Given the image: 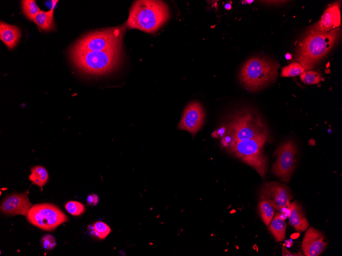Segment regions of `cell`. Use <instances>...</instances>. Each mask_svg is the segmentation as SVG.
I'll list each match as a JSON object with an SVG mask.
<instances>
[{"label":"cell","instance_id":"13","mask_svg":"<svg viewBox=\"0 0 342 256\" xmlns=\"http://www.w3.org/2000/svg\"><path fill=\"white\" fill-rule=\"evenodd\" d=\"M325 237L319 230L310 227L305 233L302 248L306 256L319 255L326 248L327 243Z\"/></svg>","mask_w":342,"mask_h":256},{"label":"cell","instance_id":"27","mask_svg":"<svg viewBox=\"0 0 342 256\" xmlns=\"http://www.w3.org/2000/svg\"><path fill=\"white\" fill-rule=\"evenodd\" d=\"M99 202V197L95 194H91L87 197V203L91 206H95Z\"/></svg>","mask_w":342,"mask_h":256},{"label":"cell","instance_id":"14","mask_svg":"<svg viewBox=\"0 0 342 256\" xmlns=\"http://www.w3.org/2000/svg\"><path fill=\"white\" fill-rule=\"evenodd\" d=\"M340 24V13L338 3L330 5L325 11L315 28L323 32L336 29Z\"/></svg>","mask_w":342,"mask_h":256},{"label":"cell","instance_id":"20","mask_svg":"<svg viewBox=\"0 0 342 256\" xmlns=\"http://www.w3.org/2000/svg\"><path fill=\"white\" fill-rule=\"evenodd\" d=\"M259 210L261 218L265 225L268 226L272 220L275 210L267 201L261 199L259 203Z\"/></svg>","mask_w":342,"mask_h":256},{"label":"cell","instance_id":"2","mask_svg":"<svg viewBox=\"0 0 342 256\" xmlns=\"http://www.w3.org/2000/svg\"><path fill=\"white\" fill-rule=\"evenodd\" d=\"M339 30L323 32L314 27L301 42L297 60L305 70L313 68L327 54L337 39Z\"/></svg>","mask_w":342,"mask_h":256},{"label":"cell","instance_id":"15","mask_svg":"<svg viewBox=\"0 0 342 256\" xmlns=\"http://www.w3.org/2000/svg\"><path fill=\"white\" fill-rule=\"evenodd\" d=\"M288 217L289 224L298 232L305 231L309 226L303 210L296 201L290 204V213Z\"/></svg>","mask_w":342,"mask_h":256},{"label":"cell","instance_id":"18","mask_svg":"<svg viewBox=\"0 0 342 256\" xmlns=\"http://www.w3.org/2000/svg\"><path fill=\"white\" fill-rule=\"evenodd\" d=\"M32 21L44 31L53 30L55 28L53 9H51L48 11L41 10Z\"/></svg>","mask_w":342,"mask_h":256},{"label":"cell","instance_id":"8","mask_svg":"<svg viewBox=\"0 0 342 256\" xmlns=\"http://www.w3.org/2000/svg\"><path fill=\"white\" fill-rule=\"evenodd\" d=\"M26 218L32 225L48 231H53L68 221V217L58 206L47 203L33 205Z\"/></svg>","mask_w":342,"mask_h":256},{"label":"cell","instance_id":"7","mask_svg":"<svg viewBox=\"0 0 342 256\" xmlns=\"http://www.w3.org/2000/svg\"><path fill=\"white\" fill-rule=\"evenodd\" d=\"M123 27L108 28L90 33L79 39L71 50L104 51L121 48Z\"/></svg>","mask_w":342,"mask_h":256},{"label":"cell","instance_id":"1","mask_svg":"<svg viewBox=\"0 0 342 256\" xmlns=\"http://www.w3.org/2000/svg\"><path fill=\"white\" fill-rule=\"evenodd\" d=\"M169 17L168 7L163 1H136L130 9L126 26L147 33H154Z\"/></svg>","mask_w":342,"mask_h":256},{"label":"cell","instance_id":"5","mask_svg":"<svg viewBox=\"0 0 342 256\" xmlns=\"http://www.w3.org/2000/svg\"><path fill=\"white\" fill-rule=\"evenodd\" d=\"M278 63L263 57H253L242 66L239 79L248 90L256 91L274 82L278 74Z\"/></svg>","mask_w":342,"mask_h":256},{"label":"cell","instance_id":"26","mask_svg":"<svg viewBox=\"0 0 342 256\" xmlns=\"http://www.w3.org/2000/svg\"><path fill=\"white\" fill-rule=\"evenodd\" d=\"M42 247L46 250H51L53 249L56 245V241L54 236L51 235H46L44 236L41 240Z\"/></svg>","mask_w":342,"mask_h":256},{"label":"cell","instance_id":"29","mask_svg":"<svg viewBox=\"0 0 342 256\" xmlns=\"http://www.w3.org/2000/svg\"><path fill=\"white\" fill-rule=\"evenodd\" d=\"M225 8H226L227 9H228V10H229V9H230L231 8V5H230V4H226V5H225Z\"/></svg>","mask_w":342,"mask_h":256},{"label":"cell","instance_id":"9","mask_svg":"<svg viewBox=\"0 0 342 256\" xmlns=\"http://www.w3.org/2000/svg\"><path fill=\"white\" fill-rule=\"evenodd\" d=\"M297 153L296 148L292 141L280 145L275 152L276 159L273 165L272 172L282 181L288 182L294 169Z\"/></svg>","mask_w":342,"mask_h":256},{"label":"cell","instance_id":"22","mask_svg":"<svg viewBox=\"0 0 342 256\" xmlns=\"http://www.w3.org/2000/svg\"><path fill=\"white\" fill-rule=\"evenodd\" d=\"M306 71L304 67L298 62H293L282 68V77H293L300 75Z\"/></svg>","mask_w":342,"mask_h":256},{"label":"cell","instance_id":"25","mask_svg":"<svg viewBox=\"0 0 342 256\" xmlns=\"http://www.w3.org/2000/svg\"><path fill=\"white\" fill-rule=\"evenodd\" d=\"M66 210L73 216H80L85 211L86 208L83 204L76 201H70L65 205Z\"/></svg>","mask_w":342,"mask_h":256},{"label":"cell","instance_id":"12","mask_svg":"<svg viewBox=\"0 0 342 256\" xmlns=\"http://www.w3.org/2000/svg\"><path fill=\"white\" fill-rule=\"evenodd\" d=\"M33 205L30 202L28 192L7 196L1 204V212L6 215H27Z\"/></svg>","mask_w":342,"mask_h":256},{"label":"cell","instance_id":"10","mask_svg":"<svg viewBox=\"0 0 342 256\" xmlns=\"http://www.w3.org/2000/svg\"><path fill=\"white\" fill-rule=\"evenodd\" d=\"M291 198L289 189L284 184L271 182L265 183L261 187L260 199L267 201L275 210L290 206Z\"/></svg>","mask_w":342,"mask_h":256},{"label":"cell","instance_id":"17","mask_svg":"<svg viewBox=\"0 0 342 256\" xmlns=\"http://www.w3.org/2000/svg\"><path fill=\"white\" fill-rule=\"evenodd\" d=\"M286 218V217L282 214L277 213L270 222L269 229L276 241H282L285 238L286 223L285 220Z\"/></svg>","mask_w":342,"mask_h":256},{"label":"cell","instance_id":"11","mask_svg":"<svg viewBox=\"0 0 342 256\" xmlns=\"http://www.w3.org/2000/svg\"><path fill=\"white\" fill-rule=\"evenodd\" d=\"M204 118L201 104L197 101L190 102L184 110L178 128L186 130L194 136L203 125Z\"/></svg>","mask_w":342,"mask_h":256},{"label":"cell","instance_id":"19","mask_svg":"<svg viewBox=\"0 0 342 256\" xmlns=\"http://www.w3.org/2000/svg\"><path fill=\"white\" fill-rule=\"evenodd\" d=\"M48 178V173L44 167L37 166L31 168L29 179L33 184L42 188L46 184Z\"/></svg>","mask_w":342,"mask_h":256},{"label":"cell","instance_id":"21","mask_svg":"<svg viewBox=\"0 0 342 256\" xmlns=\"http://www.w3.org/2000/svg\"><path fill=\"white\" fill-rule=\"evenodd\" d=\"M22 9L25 15L31 20L41 11L34 0L22 1Z\"/></svg>","mask_w":342,"mask_h":256},{"label":"cell","instance_id":"6","mask_svg":"<svg viewBox=\"0 0 342 256\" xmlns=\"http://www.w3.org/2000/svg\"><path fill=\"white\" fill-rule=\"evenodd\" d=\"M268 140V135H264L248 140L233 142L227 147L237 157L252 166L263 177L266 171L267 159L262 153V149Z\"/></svg>","mask_w":342,"mask_h":256},{"label":"cell","instance_id":"4","mask_svg":"<svg viewBox=\"0 0 342 256\" xmlns=\"http://www.w3.org/2000/svg\"><path fill=\"white\" fill-rule=\"evenodd\" d=\"M224 127L226 134L223 136L229 140V145L233 142L268 135L265 124L253 110L245 109L235 113Z\"/></svg>","mask_w":342,"mask_h":256},{"label":"cell","instance_id":"23","mask_svg":"<svg viewBox=\"0 0 342 256\" xmlns=\"http://www.w3.org/2000/svg\"><path fill=\"white\" fill-rule=\"evenodd\" d=\"M92 228L94 235L99 239H105L111 231L109 225L101 221L95 222Z\"/></svg>","mask_w":342,"mask_h":256},{"label":"cell","instance_id":"3","mask_svg":"<svg viewBox=\"0 0 342 256\" xmlns=\"http://www.w3.org/2000/svg\"><path fill=\"white\" fill-rule=\"evenodd\" d=\"M121 48L104 51H71L73 63L80 71L91 75H103L118 65Z\"/></svg>","mask_w":342,"mask_h":256},{"label":"cell","instance_id":"16","mask_svg":"<svg viewBox=\"0 0 342 256\" xmlns=\"http://www.w3.org/2000/svg\"><path fill=\"white\" fill-rule=\"evenodd\" d=\"M20 35V30L17 27L1 21L0 39L9 49L16 45Z\"/></svg>","mask_w":342,"mask_h":256},{"label":"cell","instance_id":"24","mask_svg":"<svg viewBox=\"0 0 342 256\" xmlns=\"http://www.w3.org/2000/svg\"><path fill=\"white\" fill-rule=\"evenodd\" d=\"M300 78L303 82L306 84H315L319 83L322 80L319 73L308 71L300 75Z\"/></svg>","mask_w":342,"mask_h":256},{"label":"cell","instance_id":"28","mask_svg":"<svg viewBox=\"0 0 342 256\" xmlns=\"http://www.w3.org/2000/svg\"><path fill=\"white\" fill-rule=\"evenodd\" d=\"M285 57L287 59H291L292 56L290 54H287L285 56Z\"/></svg>","mask_w":342,"mask_h":256}]
</instances>
